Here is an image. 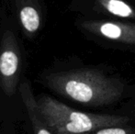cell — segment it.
Masks as SVG:
<instances>
[{"label":"cell","instance_id":"obj_1","mask_svg":"<svg viewBox=\"0 0 135 134\" xmlns=\"http://www.w3.org/2000/svg\"><path fill=\"white\" fill-rule=\"evenodd\" d=\"M42 82L55 93L90 107L111 105L123 93V86L119 81L89 69L50 73Z\"/></svg>","mask_w":135,"mask_h":134},{"label":"cell","instance_id":"obj_2","mask_svg":"<svg viewBox=\"0 0 135 134\" xmlns=\"http://www.w3.org/2000/svg\"><path fill=\"white\" fill-rule=\"evenodd\" d=\"M36 100L45 124L54 134H86L101 128L127 125L131 121L126 116L75 110L45 94Z\"/></svg>","mask_w":135,"mask_h":134},{"label":"cell","instance_id":"obj_3","mask_svg":"<svg viewBox=\"0 0 135 134\" xmlns=\"http://www.w3.org/2000/svg\"><path fill=\"white\" fill-rule=\"evenodd\" d=\"M20 75V51L16 35L11 31L3 34L0 45V87L6 95H15Z\"/></svg>","mask_w":135,"mask_h":134},{"label":"cell","instance_id":"obj_4","mask_svg":"<svg viewBox=\"0 0 135 134\" xmlns=\"http://www.w3.org/2000/svg\"><path fill=\"white\" fill-rule=\"evenodd\" d=\"M20 93L30 118L32 131L34 134H54L45 124L39 111L37 100L31 89L30 81L25 80L20 86Z\"/></svg>","mask_w":135,"mask_h":134},{"label":"cell","instance_id":"obj_5","mask_svg":"<svg viewBox=\"0 0 135 134\" xmlns=\"http://www.w3.org/2000/svg\"><path fill=\"white\" fill-rule=\"evenodd\" d=\"M85 27L91 31L98 32L108 39L135 43V26L113 22H88L85 24Z\"/></svg>","mask_w":135,"mask_h":134},{"label":"cell","instance_id":"obj_6","mask_svg":"<svg viewBox=\"0 0 135 134\" xmlns=\"http://www.w3.org/2000/svg\"><path fill=\"white\" fill-rule=\"evenodd\" d=\"M21 27L27 36H33L41 27V16L37 8L27 5L21 7L18 12Z\"/></svg>","mask_w":135,"mask_h":134},{"label":"cell","instance_id":"obj_7","mask_svg":"<svg viewBox=\"0 0 135 134\" xmlns=\"http://www.w3.org/2000/svg\"><path fill=\"white\" fill-rule=\"evenodd\" d=\"M100 5L106 8L110 14L121 18H134L133 9L121 0H98Z\"/></svg>","mask_w":135,"mask_h":134},{"label":"cell","instance_id":"obj_8","mask_svg":"<svg viewBox=\"0 0 135 134\" xmlns=\"http://www.w3.org/2000/svg\"><path fill=\"white\" fill-rule=\"evenodd\" d=\"M86 134H135V127L130 124L121 126H110L96 130Z\"/></svg>","mask_w":135,"mask_h":134}]
</instances>
